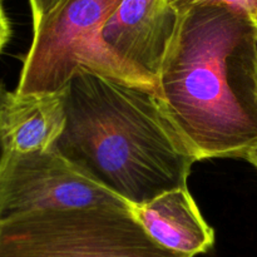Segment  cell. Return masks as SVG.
Instances as JSON below:
<instances>
[{
  "instance_id": "1",
  "label": "cell",
  "mask_w": 257,
  "mask_h": 257,
  "mask_svg": "<svg viewBox=\"0 0 257 257\" xmlns=\"http://www.w3.org/2000/svg\"><path fill=\"white\" fill-rule=\"evenodd\" d=\"M63 95L65 125L52 150L78 172L131 206L187 188L198 158L157 90L79 69Z\"/></svg>"
},
{
  "instance_id": "16",
  "label": "cell",
  "mask_w": 257,
  "mask_h": 257,
  "mask_svg": "<svg viewBox=\"0 0 257 257\" xmlns=\"http://www.w3.org/2000/svg\"><path fill=\"white\" fill-rule=\"evenodd\" d=\"M255 22H257V18H256V19H255Z\"/></svg>"
},
{
  "instance_id": "6",
  "label": "cell",
  "mask_w": 257,
  "mask_h": 257,
  "mask_svg": "<svg viewBox=\"0 0 257 257\" xmlns=\"http://www.w3.org/2000/svg\"><path fill=\"white\" fill-rule=\"evenodd\" d=\"M180 14L168 0H123L102 29L118 58L157 83Z\"/></svg>"
},
{
  "instance_id": "11",
  "label": "cell",
  "mask_w": 257,
  "mask_h": 257,
  "mask_svg": "<svg viewBox=\"0 0 257 257\" xmlns=\"http://www.w3.org/2000/svg\"><path fill=\"white\" fill-rule=\"evenodd\" d=\"M10 37H12V27H10L9 18L4 9L3 0H0V53L8 44Z\"/></svg>"
},
{
  "instance_id": "5",
  "label": "cell",
  "mask_w": 257,
  "mask_h": 257,
  "mask_svg": "<svg viewBox=\"0 0 257 257\" xmlns=\"http://www.w3.org/2000/svg\"><path fill=\"white\" fill-rule=\"evenodd\" d=\"M93 206L131 207L55 151L8 153L0 172V221L35 211Z\"/></svg>"
},
{
  "instance_id": "2",
  "label": "cell",
  "mask_w": 257,
  "mask_h": 257,
  "mask_svg": "<svg viewBox=\"0 0 257 257\" xmlns=\"http://www.w3.org/2000/svg\"><path fill=\"white\" fill-rule=\"evenodd\" d=\"M255 20L216 3L180 13L157 77L168 117L198 161L238 157L257 138Z\"/></svg>"
},
{
  "instance_id": "3",
  "label": "cell",
  "mask_w": 257,
  "mask_h": 257,
  "mask_svg": "<svg viewBox=\"0 0 257 257\" xmlns=\"http://www.w3.org/2000/svg\"><path fill=\"white\" fill-rule=\"evenodd\" d=\"M122 2L64 0L33 25V42L15 93L62 92L79 69L158 92L156 80L123 62L103 40V27Z\"/></svg>"
},
{
  "instance_id": "7",
  "label": "cell",
  "mask_w": 257,
  "mask_h": 257,
  "mask_svg": "<svg viewBox=\"0 0 257 257\" xmlns=\"http://www.w3.org/2000/svg\"><path fill=\"white\" fill-rule=\"evenodd\" d=\"M131 211L148 235L163 247L195 257L212 248L215 233L187 188L162 193Z\"/></svg>"
},
{
  "instance_id": "8",
  "label": "cell",
  "mask_w": 257,
  "mask_h": 257,
  "mask_svg": "<svg viewBox=\"0 0 257 257\" xmlns=\"http://www.w3.org/2000/svg\"><path fill=\"white\" fill-rule=\"evenodd\" d=\"M65 125L64 95H20L5 92L0 108V128L8 153L52 150Z\"/></svg>"
},
{
  "instance_id": "4",
  "label": "cell",
  "mask_w": 257,
  "mask_h": 257,
  "mask_svg": "<svg viewBox=\"0 0 257 257\" xmlns=\"http://www.w3.org/2000/svg\"><path fill=\"white\" fill-rule=\"evenodd\" d=\"M0 257H191L163 247L130 208L93 206L0 221Z\"/></svg>"
},
{
  "instance_id": "15",
  "label": "cell",
  "mask_w": 257,
  "mask_h": 257,
  "mask_svg": "<svg viewBox=\"0 0 257 257\" xmlns=\"http://www.w3.org/2000/svg\"><path fill=\"white\" fill-rule=\"evenodd\" d=\"M252 75H253V103H255V109L257 114V74L253 73V70H252Z\"/></svg>"
},
{
  "instance_id": "12",
  "label": "cell",
  "mask_w": 257,
  "mask_h": 257,
  "mask_svg": "<svg viewBox=\"0 0 257 257\" xmlns=\"http://www.w3.org/2000/svg\"><path fill=\"white\" fill-rule=\"evenodd\" d=\"M238 157L243 158V160H246L247 162H250L251 165L255 166V167L257 168V138L256 140H253L252 142H251L250 145H248L247 147H246L245 150L240 153V156H238Z\"/></svg>"
},
{
  "instance_id": "10",
  "label": "cell",
  "mask_w": 257,
  "mask_h": 257,
  "mask_svg": "<svg viewBox=\"0 0 257 257\" xmlns=\"http://www.w3.org/2000/svg\"><path fill=\"white\" fill-rule=\"evenodd\" d=\"M64 0H29L32 8L33 25H37L42 22L49 13H52L58 5H60Z\"/></svg>"
},
{
  "instance_id": "14",
  "label": "cell",
  "mask_w": 257,
  "mask_h": 257,
  "mask_svg": "<svg viewBox=\"0 0 257 257\" xmlns=\"http://www.w3.org/2000/svg\"><path fill=\"white\" fill-rule=\"evenodd\" d=\"M256 24V37H255V42H253V73L257 74V22H255Z\"/></svg>"
},
{
  "instance_id": "13",
  "label": "cell",
  "mask_w": 257,
  "mask_h": 257,
  "mask_svg": "<svg viewBox=\"0 0 257 257\" xmlns=\"http://www.w3.org/2000/svg\"><path fill=\"white\" fill-rule=\"evenodd\" d=\"M5 92H7V90L0 85V108H2V102H3V98H4ZM7 156H8V150H7V146H5L4 138H3L2 128H0V172H2L5 160H7Z\"/></svg>"
},
{
  "instance_id": "9",
  "label": "cell",
  "mask_w": 257,
  "mask_h": 257,
  "mask_svg": "<svg viewBox=\"0 0 257 257\" xmlns=\"http://www.w3.org/2000/svg\"><path fill=\"white\" fill-rule=\"evenodd\" d=\"M170 4L178 12V14L185 12L188 8L198 4H206V3H216L222 4L226 7L233 8L236 10L246 13L250 15L253 20L257 18V0H168Z\"/></svg>"
}]
</instances>
